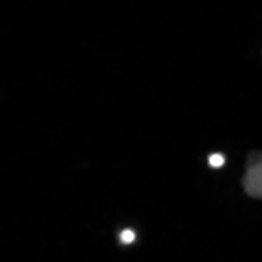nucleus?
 Segmentation results:
<instances>
[{"mask_svg":"<svg viewBox=\"0 0 262 262\" xmlns=\"http://www.w3.org/2000/svg\"><path fill=\"white\" fill-rule=\"evenodd\" d=\"M242 184L248 195L262 199V151H253L248 157Z\"/></svg>","mask_w":262,"mask_h":262,"instance_id":"1","label":"nucleus"},{"mask_svg":"<svg viewBox=\"0 0 262 262\" xmlns=\"http://www.w3.org/2000/svg\"><path fill=\"white\" fill-rule=\"evenodd\" d=\"M208 163H209L210 166L212 168H220L223 166L224 164H225V158L223 155L220 154V153H215V154L211 155L209 157Z\"/></svg>","mask_w":262,"mask_h":262,"instance_id":"2","label":"nucleus"},{"mask_svg":"<svg viewBox=\"0 0 262 262\" xmlns=\"http://www.w3.org/2000/svg\"><path fill=\"white\" fill-rule=\"evenodd\" d=\"M120 239L124 244H130L135 239V234L130 229H125L120 234Z\"/></svg>","mask_w":262,"mask_h":262,"instance_id":"3","label":"nucleus"}]
</instances>
